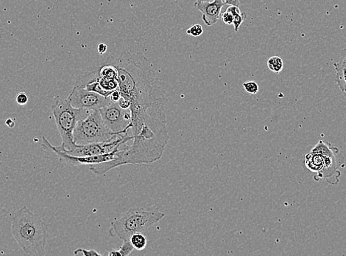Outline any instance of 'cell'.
I'll return each mask as SVG.
<instances>
[{
    "mask_svg": "<svg viewBox=\"0 0 346 256\" xmlns=\"http://www.w3.org/2000/svg\"><path fill=\"white\" fill-rule=\"evenodd\" d=\"M224 6L225 3L223 0L201 2V3H195L194 5L196 10L201 11L203 20L207 26H212L218 22L222 8Z\"/></svg>",
    "mask_w": 346,
    "mask_h": 256,
    "instance_id": "cell-9",
    "label": "cell"
},
{
    "mask_svg": "<svg viewBox=\"0 0 346 256\" xmlns=\"http://www.w3.org/2000/svg\"><path fill=\"white\" fill-rule=\"evenodd\" d=\"M108 47L104 43H100L98 46V51L101 55H103L106 51H107Z\"/></svg>",
    "mask_w": 346,
    "mask_h": 256,
    "instance_id": "cell-26",
    "label": "cell"
},
{
    "mask_svg": "<svg viewBox=\"0 0 346 256\" xmlns=\"http://www.w3.org/2000/svg\"><path fill=\"white\" fill-rule=\"evenodd\" d=\"M221 18L223 22L226 25H233V16L228 11H225L224 13H223L221 14Z\"/></svg>",
    "mask_w": 346,
    "mask_h": 256,
    "instance_id": "cell-23",
    "label": "cell"
},
{
    "mask_svg": "<svg viewBox=\"0 0 346 256\" xmlns=\"http://www.w3.org/2000/svg\"><path fill=\"white\" fill-rule=\"evenodd\" d=\"M225 5H228V6H236L239 7L240 6V1L239 0H223Z\"/></svg>",
    "mask_w": 346,
    "mask_h": 256,
    "instance_id": "cell-27",
    "label": "cell"
},
{
    "mask_svg": "<svg viewBox=\"0 0 346 256\" xmlns=\"http://www.w3.org/2000/svg\"><path fill=\"white\" fill-rule=\"evenodd\" d=\"M101 77L107 79H117V71L112 65L103 63L101 65Z\"/></svg>",
    "mask_w": 346,
    "mask_h": 256,
    "instance_id": "cell-16",
    "label": "cell"
},
{
    "mask_svg": "<svg viewBox=\"0 0 346 256\" xmlns=\"http://www.w3.org/2000/svg\"><path fill=\"white\" fill-rule=\"evenodd\" d=\"M117 103H118L119 106L124 109H129L130 105H131L129 100L127 99V98H123V97H121Z\"/></svg>",
    "mask_w": 346,
    "mask_h": 256,
    "instance_id": "cell-24",
    "label": "cell"
},
{
    "mask_svg": "<svg viewBox=\"0 0 346 256\" xmlns=\"http://www.w3.org/2000/svg\"><path fill=\"white\" fill-rule=\"evenodd\" d=\"M117 82L121 97L131 103L128 134L132 138V144L120 149L116 160L90 165V171L95 174H105L123 165L156 162L169 142L167 98L149 59L139 58L127 63L119 71Z\"/></svg>",
    "mask_w": 346,
    "mask_h": 256,
    "instance_id": "cell-1",
    "label": "cell"
},
{
    "mask_svg": "<svg viewBox=\"0 0 346 256\" xmlns=\"http://www.w3.org/2000/svg\"><path fill=\"white\" fill-rule=\"evenodd\" d=\"M101 65L89 68L82 75L76 79L74 87L84 88L86 84L101 79Z\"/></svg>",
    "mask_w": 346,
    "mask_h": 256,
    "instance_id": "cell-10",
    "label": "cell"
},
{
    "mask_svg": "<svg viewBox=\"0 0 346 256\" xmlns=\"http://www.w3.org/2000/svg\"><path fill=\"white\" fill-rule=\"evenodd\" d=\"M6 124L9 128L12 129L15 126V122L13 119L8 118L6 120Z\"/></svg>",
    "mask_w": 346,
    "mask_h": 256,
    "instance_id": "cell-28",
    "label": "cell"
},
{
    "mask_svg": "<svg viewBox=\"0 0 346 256\" xmlns=\"http://www.w3.org/2000/svg\"><path fill=\"white\" fill-rule=\"evenodd\" d=\"M89 109L73 107L67 99L60 98L52 106V113L62 142L59 146H54L60 152L69 153L77 147L74 141V130L79 120L85 118Z\"/></svg>",
    "mask_w": 346,
    "mask_h": 256,
    "instance_id": "cell-4",
    "label": "cell"
},
{
    "mask_svg": "<svg viewBox=\"0 0 346 256\" xmlns=\"http://www.w3.org/2000/svg\"><path fill=\"white\" fill-rule=\"evenodd\" d=\"M187 33L193 37H198L204 33V28L200 24H195L187 29Z\"/></svg>",
    "mask_w": 346,
    "mask_h": 256,
    "instance_id": "cell-18",
    "label": "cell"
},
{
    "mask_svg": "<svg viewBox=\"0 0 346 256\" xmlns=\"http://www.w3.org/2000/svg\"><path fill=\"white\" fill-rule=\"evenodd\" d=\"M42 141L43 142L41 146H42L44 150L51 151V152H55L58 156L61 161L71 167L84 165L100 164V163L112 161V160H116L117 158V152H118L120 149V148H118V149H115V150L113 151L110 153L100 154V155L88 156V157H76V156L70 155V154L57 150L50 144V141L44 136L42 138Z\"/></svg>",
    "mask_w": 346,
    "mask_h": 256,
    "instance_id": "cell-7",
    "label": "cell"
},
{
    "mask_svg": "<svg viewBox=\"0 0 346 256\" xmlns=\"http://www.w3.org/2000/svg\"><path fill=\"white\" fill-rule=\"evenodd\" d=\"M99 82L101 87L107 91L114 92L118 89L119 84L117 79H107L101 77Z\"/></svg>",
    "mask_w": 346,
    "mask_h": 256,
    "instance_id": "cell-17",
    "label": "cell"
},
{
    "mask_svg": "<svg viewBox=\"0 0 346 256\" xmlns=\"http://www.w3.org/2000/svg\"><path fill=\"white\" fill-rule=\"evenodd\" d=\"M226 11L231 13V15L233 16V25H234V31L237 33L239 31V26L247 19V14L244 12L241 13L239 7H236V6H230Z\"/></svg>",
    "mask_w": 346,
    "mask_h": 256,
    "instance_id": "cell-13",
    "label": "cell"
},
{
    "mask_svg": "<svg viewBox=\"0 0 346 256\" xmlns=\"http://www.w3.org/2000/svg\"><path fill=\"white\" fill-rule=\"evenodd\" d=\"M304 163L309 171L317 175L321 172L324 167V158L320 154L311 152L305 156Z\"/></svg>",
    "mask_w": 346,
    "mask_h": 256,
    "instance_id": "cell-11",
    "label": "cell"
},
{
    "mask_svg": "<svg viewBox=\"0 0 346 256\" xmlns=\"http://www.w3.org/2000/svg\"><path fill=\"white\" fill-rule=\"evenodd\" d=\"M48 226L40 216L23 206L13 216L11 233L21 249L29 255H46Z\"/></svg>",
    "mask_w": 346,
    "mask_h": 256,
    "instance_id": "cell-2",
    "label": "cell"
},
{
    "mask_svg": "<svg viewBox=\"0 0 346 256\" xmlns=\"http://www.w3.org/2000/svg\"><path fill=\"white\" fill-rule=\"evenodd\" d=\"M133 249L134 248H133L132 244L130 241H128V242H123L122 245L119 249V251H120V255L127 256L131 255Z\"/></svg>",
    "mask_w": 346,
    "mask_h": 256,
    "instance_id": "cell-21",
    "label": "cell"
},
{
    "mask_svg": "<svg viewBox=\"0 0 346 256\" xmlns=\"http://www.w3.org/2000/svg\"><path fill=\"white\" fill-rule=\"evenodd\" d=\"M109 98H110L111 101H112V102H118L119 100L121 98V95H120V92L119 91V89L114 90V91L111 94Z\"/></svg>",
    "mask_w": 346,
    "mask_h": 256,
    "instance_id": "cell-25",
    "label": "cell"
},
{
    "mask_svg": "<svg viewBox=\"0 0 346 256\" xmlns=\"http://www.w3.org/2000/svg\"><path fill=\"white\" fill-rule=\"evenodd\" d=\"M66 99L73 107L89 110H100L112 102L109 97L106 98L96 92L88 91L85 89L77 87H73Z\"/></svg>",
    "mask_w": 346,
    "mask_h": 256,
    "instance_id": "cell-8",
    "label": "cell"
},
{
    "mask_svg": "<svg viewBox=\"0 0 346 256\" xmlns=\"http://www.w3.org/2000/svg\"><path fill=\"white\" fill-rule=\"evenodd\" d=\"M28 96L27 94L24 93V92H21V93L18 94L16 97V101L18 103L19 105L27 104L28 102Z\"/></svg>",
    "mask_w": 346,
    "mask_h": 256,
    "instance_id": "cell-22",
    "label": "cell"
},
{
    "mask_svg": "<svg viewBox=\"0 0 346 256\" xmlns=\"http://www.w3.org/2000/svg\"><path fill=\"white\" fill-rule=\"evenodd\" d=\"M213 0H196L195 3H201V2H212Z\"/></svg>",
    "mask_w": 346,
    "mask_h": 256,
    "instance_id": "cell-30",
    "label": "cell"
},
{
    "mask_svg": "<svg viewBox=\"0 0 346 256\" xmlns=\"http://www.w3.org/2000/svg\"><path fill=\"white\" fill-rule=\"evenodd\" d=\"M130 242L136 250H143L147 244V237L142 233H135L130 238Z\"/></svg>",
    "mask_w": 346,
    "mask_h": 256,
    "instance_id": "cell-14",
    "label": "cell"
},
{
    "mask_svg": "<svg viewBox=\"0 0 346 256\" xmlns=\"http://www.w3.org/2000/svg\"><path fill=\"white\" fill-rule=\"evenodd\" d=\"M243 88L247 93L255 95L258 92V85L255 82H247L243 83Z\"/></svg>",
    "mask_w": 346,
    "mask_h": 256,
    "instance_id": "cell-19",
    "label": "cell"
},
{
    "mask_svg": "<svg viewBox=\"0 0 346 256\" xmlns=\"http://www.w3.org/2000/svg\"><path fill=\"white\" fill-rule=\"evenodd\" d=\"M74 255H80L84 256H101V254L99 253L98 251L95 249H82V248H78L74 251Z\"/></svg>",
    "mask_w": 346,
    "mask_h": 256,
    "instance_id": "cell-20",
    "label": "cell"
},
{
    "mask_svg": "<svg viewBox=\"0 0 346 256\" xmlns=\"http://www.w3.org/2000/svg\"><path fill=\"white\" fill-rule=\"evenodd\" d=\"M111 133L101 117L100 110H90L85 118L79 120L74 130V141L77 146L107 142L117 138Z\"/></svg>",
    "mask_w": 346,
    "mask_h": 256,
    "instance_id": "cell-5",
    "label": "cell"
},
{
    "mask_svg": "<svg viewBox=\"0 0 346 256\" xmlns=\"http://www.w3.org/2000/svg\"><path fill=\"white\" fill-rule=\"evenodd\" d=\"M336 71V82L341 91L346 93V65L342 61L334 63Z\"/></svg>",
    "mask_w": 346,
    "mask_h": 256,
    "instance_id": "cell-12",
    "label": "cell"
},
{
    "mask_svg": "<svg viewBox=\"0 0 346 256\" xmlns=\"http://www.w3.org/2000/svg\"><path fill=\"white\" fill-rule=\"evenodd\" d=\"M267 65H268V68L275 73L282 72V70H283V60L277 55L271 57L268 60Z\"/></svg>",
    "mask_w": 346,
    "mask_h": 256,
    "instance_id": "cell-15",
    "label": "cell"
},
{
    "mask_svg": "<svg viewBox=\"0 0 346 256\" xmlns=\"http://www.w3.org/2000/svg\"><path fill=\"white\" fill-rule=\"evenodd\" d=\"M342 61L343 62V63H345V65H346V55H345V58H344L343 59H342Z\"/></svg>",
    "mask_w": 346,
    "mask_h": 256,
    "instance_id": "cell-31",
    "label": "cell"
},
{
    "mask_svg": "<svg viewBox=\"0 0 346 256\" xmlns=\"http://www.w3.org/2000/svg\"><path fill=\"white\" fill-rule=\"evenodd\" d=\"M108 255L109 256H121L120 255V252L119 249H113V250H110Z\"/></svg>",
    "mask_w": 346,
    "mask_h": 256,
    "instance_id": "cell-29",
    "label": "cell"
},
{
    "mask_svg": "<svg viewBox=\"0 0 346 256\" xmlns=\"http://www.w3.org/2000/svg\"><path fill=\"white\" fill-rule=\"evenodd\" d=\"M164 216L165 214L155 206L133 207L111 222L109 234L111 236L118 237L123 242H128L132 235L144 233Z\"/></svg>",
    "mask_w": 346,
    "mask_h": 256,
    "instance_id": "cell-3",
    "label": "cell"
},
{
    "mask_svg": "<svg viewBox=\"0 0 346 256\" xmlns=\"http://www.w3.org/2000/svg\"><path fill=\"white\" fill-rule=\"evenodd\" d=\"M101 117L106 128L115 135L128 134V125L131 123L129 109H124L117 102H111L100 109Z\"/></svg>",
    "mask_w": 346,
    "mask_h": 256,
    "instance_id": "cell-6",
    "label": "cell"
}]
</instances>
